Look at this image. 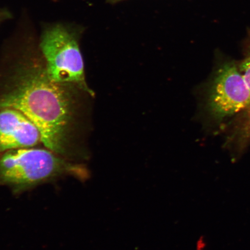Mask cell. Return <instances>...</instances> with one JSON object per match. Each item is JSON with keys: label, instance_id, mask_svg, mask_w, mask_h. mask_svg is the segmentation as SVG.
Listing matches in <instances>:
<instances>
[{"label": "cell", "instance_id": "6da1fadb", "mask_svg": "<svg viewBox=\"0 0 250 250\" xmlns=\"http://www.w3.org/2000/svg\"><path fill=\"white\" fill-rule=\"evenodd\" d=\"M0 89V108L21 111L38 127L47 149L68 160L83 155V96L81 87L48 76L40 52L26 49L7 62Z\"/></svg>", "mask_w": 250, "mask_h": 250}, {"label": "cell", "instance_id": "7a4b0ae2", "mask_svg": "<svg viewBox=\"0 0 250 250\" xmlns=\"http://www.w3.org/2000/svg\"><path fill=\"white\" fill-rule=\"evenodd\" d=\"M84 180L89 172L83 165L48 149L26 148L10 150L0 158V184L20 192L62 176Z\"/></svg>", "mask_w": 250, "mask_h": 250}, {"label": "cell", "instance_id": "3957f363", "mask_svg": "<svg viewBox=\"0 0 250 250\" xmlns=\"http://www.w3.org/2000/svg\"><path fill=\"white\" fill-rule=\"evenodd\" d=\"M48 76L56 82L77 86L93 93L87 86L78 36L62 24L43 31L39 43Z\"/></svg>", "mask_w": 250, "mask_h": 250}, {"label": "cell", "instance_id": "277c9868", "mask_svg": "<svg viewBox=\"0 0 250 250\" xmlns=\"http://www.w3.org/2000/svg\"><path fill=\"white\" fill-rule=\"evenodd\" d=\"M250 104V89L239 67L228 62L219 68L208 93V107L217 120L231 116Z\"/></svg>", "mask_w": 250, "mask_h": 250}, {"label": "cell", "instance_id": "5b68a950", "mask_svg": "<svg viewBox=\"0 0 250 250\" xmlns=\"http://www.w3.org/2000/svg\"><path fill=\"white\" fill-rule=\"evenodd\" d=\"M42 143L38 127L22 112L0 108V152L34 147Z\"/></svg>", "mask_w": 250, "mask_h": 250}, {"label": "cell", "instance_id": "8992f818", "mask_svg": "<svg viewBox=\"0 0 250 250\" xmlns=\"http://www.w3.org/2000/svg\"><path fill=\"white\" fill-rule=\"evenodd\" d=\"M245 109L240 131L242 139L246 141L250 140V104Z\"/></svg>", "mask_w": 250, "mask_h": 250}, {"label": "cell", "instance_id": "52a82bcc", "mask_svg": "<svg viewBox=\"0 0 250 250\" xmlns=\"http://www.w3.org/2000/svg\"><path fill=\"white\" fill-rule=\"evenodd\" d=\"M239 69L250 89V46L245 58L239 65Z\"/></svg>", "mask_w": 250, "mask_h": 250}, {"label": "cell", "instance_id": "ba28073f", "mask_svg": "<svg viewBox=\"0 0 250 250\" xmlns=\"http://www.w3.org/2000/svg\"><path fill=\"white\" fill-rule=\"evenodd\" d=\"M111 1H117V0H111Z\"/></svg>", "mask_w": 250, "mask_h": 250}, {"label": "cell", "instance_id": "9c48e42d", "mask_svg": "<svg viewBox=\"0 0 250 250\" xmlns=\"http://www.w3.org/2000/svg\"><path fill=\"white\" fill-rule=\"evenodd\" d=\"M1 15H0V20H1Z\"/></svg>", "mask_w": 250, "mask_h": 250}]
</instances>
